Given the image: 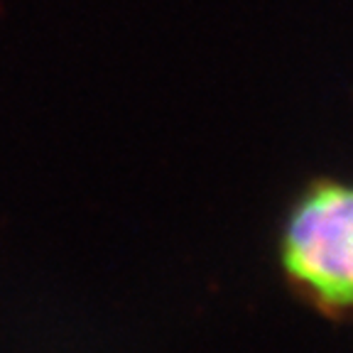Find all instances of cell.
I'll return each instance as SVG.
<instances>
[{"label":"cell","instance_id":"1","mask_svg":"<svg viewBox=\"0 0 353 353\" xmlns=\"http://www.w3.org/2000/svg\"><path fill=\"white\" fill-rule=\"evenodd\" d=\"M275 263L297 302L336 324H353V179L316 174L287 201Z\"/></svg>","mask_w":353,"mask_h":353}]
</instances>
